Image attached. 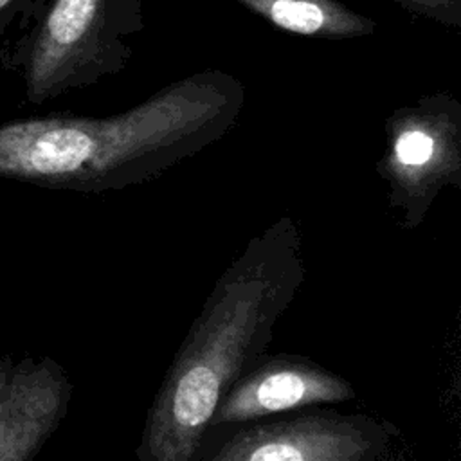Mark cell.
I'll return each instance as SVG.
<instances>
[{"instance_id":"obj_6","label":"cell","mask_w":461,"mask_h":461,"mask_svg":"<svg viewBox=\"0 0 461 461\" xmlns=\"http://www.w3.org/2000/svg\"><path fill=\"white\" fill-rule=\"evenodd\" d=\"M74 385L50 357H0V461H31L67 416Z\"/></svg>"},{"instance_id":"obj_3","label":"cell","mask_w":461,"mask_h":461,"mask_svg":"<svg viewBox=\"0 0 461 461\" xmlns=\"http://www.w3.org/2000/svg\"><path fill=\"white\" fill-rule=\"evenodd\" d=\"M18 34L0 47L27 103L43 104L119 74L144 29L142 0H25Z\"/></svg>"},{"instance_id":"obj_7","label":"cell","mask_w":461,"mask_h":461,"mask_svg":"<svg viewBox=\"0 0 461 461\" xmlns=\"http://www.w3.org/2000/svg\"><path fill=\"white\" fill-rule=\"evenodd\" d=\"M355 387L303 355L261 357L221 396L209 429L243 423L321 403L351 400Z\"/></svg>"},{"instance_id":"obj_1","label":"cell","mask_w":461,"mask_h":461,"mask_svg":"<svg viewBox=\"0 0 461 461\" xmlns=\"http://www.w3.org/2000/svg\"><path fill=\"white\" fill-rule=\"evenodd\" d=\"M243 106L245 85L207 68L108 117L9 121L0 124V178L77 193L133 187L216 144Z\"/></svg>"},{"instance_id":"obj_10","label":"cell","mask_w":461,"mask_h":461,"mask_svg":"<svg viewBox=\"0 0 461 461\" xmlns=\"http://www.w3.org/2000/svg\"><path fill=\"white\" fill-rule=\"evenodd\" d=\"M25 0H0V47L7 40V31L16 20Z\"/></svg>"},{"instance_id":"obj_5","label":"cell","mask_w":461,"mask_h":461,"mask_svg":"<svg viewBox=\"0 0 461 461\" xmlns=\"http://www.w3.org/2000/svg\"><path fill=\"white\" fill-rule=\"evenodd\" d=\"M400 430L366 414L297 412L232 434L212 461H378Z\"/></svg>"},{"instance_id":"obj_9","label":"cell","mask_w":461,"mask_h":461,"mask_svg":"<svg viewBox=\"0 0 461 461\" xmlns=\"http://www.w3.org/2000/svg\"><path fill=\"white\" fill-rule=\"evenodd\" d=\"M407 13L445 27H461V0H391Z\"/></svg>"},{"instance_id":"obj_2","label":"cell","mask_w":461,"mask_h":461,"mask_svg":"<svg viewBox=\"0 0 461 461\" xmlns=\"http://www.w3.org/2000/svg\"><path fill=\"white\" fill-rule=\"evenodd\" d=\"M304 279L301 234L283 214L247 241L187 330L146 414L140 461L196 457L221 396L263 357Z\"/></svg>"},{"instance_id":"obj_4","label":"cell","mask_w":461,"mask_h":461,"mask_svg":"<svg viewBox=\"0 0 461 461\" xmlns=\"http://www.w3.org/2000/svg\"><path fill=\"white\" fill-rule=\"evenodd\" d=\"M375 166L400 229H418L439 193L461 187V101L436 92L393 110Z\"/></svg>"},{"instance_id":"obj_8","label":"cell","mask_w":461,"mask_h":461,"mask_svg":"<svg viewBox=\"0 0 461 461\" xmlns=\"http://www.w3.org/2000/svg\"><path fill=\"white\" fill-rule=\"evenodd\" d=\"M270 25L306 38L351 40L376 31L373 18L339 0H234Z\"/></svg>"}]
</instances>
